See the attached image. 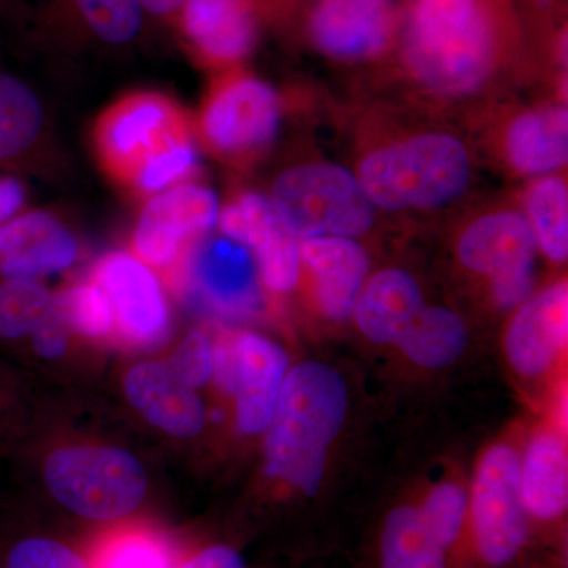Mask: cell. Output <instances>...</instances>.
Instances as JSON below:
<instances>
[{
  "instance_id": "obj_1",
  "label": "cell",
  "mask_w": 568,
  "mask_h": 568,
  "mask_svg": "<svg viewBox=\"0 0 568 568\" xmlns=\"http://www.w3.org/2000/svg\"><path fill=\"white\" fill-rule=\"evenodd\" d=\"M345 377L324 362H302L284 377L265 436V470L305 497L320 493L328 450L347 417Z\"/></svg>"
},
{
  "instance_id": "obj_2",
  "label": "cell",
  "mask_w": 568,
  "mask_h": 568,
  "mask_svg": "<svg viewBox=\"0 0 568 568\" xmlns=\"http://www.w3.org/2000/svg\"><path fill=\"white\" fill-rule=\"evenodd\" d=\"M499 43L489 0H414L403 37L414 77L443 95H466L485 84Z\"/></svg>"
},
{
  "instance_id": "obj_3",
  "label": "cell",
  "mask_w": 568,
  "mask_h": 568,
  "mask_svg": "<svg viewBox=\"0 0 568 568\" xmlns=\"http://www.w3.org/2000/svg\"><path fill=\"white\" fill-rule=\"evenodd\" d=\"M470 160L465 145L446 133H428L369 153L358 182L375 207L433 209L465 192Z\"/></svg>"
},
{
  "instance_id": "obj_4",
  "label": "cell",
  "mask_w": 568,
  "mask_h": 568,
  "mask_svg": "<svg viewBox=\"0 0 568 568\" xmlns=\"http://www.w3.org/2000/svg\"><path fill=\"white\" fill-rule=\"evenodd\" d=\"M530 526L519 491V455L495 444L478 459L469 489V510L459 552L469 549L481 568H510L528 548Z\"/></svg>"
},
{
  "instance_id": "obj_5",
  "label": "cell",
  "mask_w": 568,
  "mask_h": 568,
  "mask_svg": "<svg viewBox=\"0 0 568 568\" xmlns=\"http://www.w3.org/2000/svg\"><path fill=\"white\" fill-rule=\"evenodd\" d=\"M272 205L297 241L361 237L375 224V205L361 182L342 166L306 163L290 168L272 186Z\"/></svg>"
},
{
  "instance_id": "obj_6",
  "label": "cell",
  "mask_w": 568,
  "mask_h": 568,
  "mask_svg": "<svg viewBox=\"0 0 568 568\" xmlns=\"http://www.w3.org/2000/svg\"><path fill=\"white\" fill-rule=\"evenodd\" d=\"M43 474L63 507L93 521L133 514L148 487L141 463L114 447L61 448L47 459Z\"/></svg>"
},
{
  "instance_id": "obj_7",
  "label": "cell",
  "mask_w": 568,
  "mask_h": 568,
  "mask_svg": "<svg viewBox=\"0 0 568 568\" xmlns=\"http://www.w3.org/2000/svg\"><path fill=\"white\" fill-rule=\"evenodd\" d=\"M183 136L189 133L174 103L159 93H134L104 112L97 145L108 170L129 182L142 162Z\"/></svg>"
},
{
  "instance_id": "obj_8",
  "label": "cell",
  "mask_w": 568,
  "mask_h": 568,
  "mask_svg": "<svg viewBox=\"0 0 568 568\" xmlns=\"http://www.w3.org/2000/svg\"><path fill=\"white\" fill-rule=\"evenodd\" d=\"M219 215V197L197 183L182 182L153 194L134 233L138 256L153 267L173 265L190 242L216 226Z\"/></svg>"
},
{
  "instance_id": "obj_9",
  "label": "cell",
  "mask_w": 568,
  "mask_h": 568,
  "mask_svg": "<svg viewBox=\"0 0 568 568\" xmlns=\"http://www.w3.org/2000/svg\"><path fill=\"white\" fill-rule=\"evenodd\" d=\"M282 119L280 99L271 85L252 77L224 82L205 103L201 132L222 153L260 151L275 140Z\"/></svg>"
},
{
  "instance_id": "obj_10",
  "label": "cell",
  "mask_w": 568,
  "mask_h": 568,
  "mask_svg": "<svg viewBox=\"0 0 568 568\" xmlns=\"http://www.w3.org/2000/svg\"><path fill=\"white\" fill-rule=\"evenodd\" d=\"M216 224L224 237L252 252L268 290H294L301 274V242L284 227L271 200L263 194L245 193L235 203L220 209Z\"/></svg>"
},
{
  "instance_id": "obj_11",
  "label": "cell",
  "mask_w": 568,
  "mask_h": 568,
  "mask_svg": "<svg viewBox=\"0 0 568 568\" xmlns=\"http://www.w3.org/2000/svg\"><path fill=\"white\" fill-rule=\"evenodd\" d=\"M395 0H315L308 33L315 47L336 61L377 58L395 37Z\"/></svg>"
},
{
  "instance_id": "obj_12",
  "label": "cell",
  "mask_w": 568,
  "mask_h": 568,
  "mask_svg": "<svg viewBox=\"0 0 568 568\" xmlns=\"http://www.w3.org/2000/svg\"><path fill=\"white\" fill-rule=\"evenodd\" d=\"M568 345V286L552 283L517 308L504 332V353L519 376L548 375Z\"/></svg>"
},
{
  "instance_id": "obj_13",
  "label": "cell",
  "mask_w": 568,
  "mask_h": 568,
  "mask_svg": "<svg viewBox=\"0 0 568 568\" xmlns=\"http://www.w3.org/2000/svg\"><path fill=\"white\" fill-rule=\"evenodd\" d=\"M95 283L110 301L112 316L123 334L138 343H155L170 325L166 301L159 280L141 260L112 253L95 271Z\"/></svg>"
},
{
  "instance_id": "obj_14",
  "label": "cell",
  "mask_w": 568,
  "mask_h": 568,
  "mask_svg": "<svg viewBox=\"0 0 568 568\" xmlns=\"http://www.w3.org/2000/svg\"><path fill=\"white\" fill-rule=\"evenodd\" d=\"M189 275L205 304L222 315H248L260 304L256 261L246 246L233 239L223 235L194 244Z\"/></svg>"
},
{
  "instance_id": "obj_15",
  "label": "cell",
  "mask_w": 568,
  "mask_h": 568,
  "mask_svg": "<svg viewBox=\"0 0 568 568\" xmlns=\"http://www.w3.org/2000/svg\"><path fill=\"white\" fill-rule=\"evenodd\" d=\"M538 245L526 215L497 212L476 220L458 241V257L491 283L537 274Z\"/></svg>"
},
{
  "instance_id": "obj_16",
  "label": "cell",
  "mask_w": 568,
  "mask_h": 568,
  "mask_svg": "<svg viewBox=\"0 0 568 568\" xmlns=\"http://www.w3.org/2000/svg\"><path fill=\"white\" fill-rule=\"evenodd\" d=\"M78 242L50 213L20 212L0 224V278L37 280L70 267Z\"/></svg>"
},
{
  "instance_id": "obj_17",
  "label": "cell",
  "mask_w": 568,
  "mask_h": 568,
  "mask_svg": "<svg viewBox=\"0 0 568 568\" xmlns=\"http://www.w3.org/2000/svg\"><path fill=\"white\" fill-rule=\"evenodd\" d=\"M234 347L237 424L246 435H260L274 416L287 375V355L276 343L256 334L235 335Z\"/></svg>"
},
{
  "instance_id": "obj_18",
  "label": "cell",
  "mask_w": 568,
  "mask_h": 568,
  "mask_svg": "<svg viewBox=\"0 0 568 568\" xmlns=\"http://www.w3.org/2000/svg\"><path fill=\"white\" fill-rule=\"evenodd\" d=\"M301 260L315 278L317 306L327 320L345 323L369 274V256L351 237H313L301 241Z\"/></svg>"
},
{
  "instance_id": "obj_19",
  "label": "cell",
  "mask_w": 568,
  "mask_h": 568,
  "mask_svg": "<svg viewBox=\"0 0 568 568\" xmlns=\"http://www.w3.org/2000/svg\"><path fill=\"white\" fill-rule=\"evenodd\" d=\"M125 394L145 420L170 435L190 437L203 429V402L171 368L170 362L134 366L126 375Z\"/></svg>"
},
{
  "instance_id": "obj_20",
  "label": "cell",
  "mask_w": 568,
  "mask_h": 568,
  "mask_svg": "<svg viewBox=\"0 0 568 568\" xmlns=\"http://www.w3.org/2000/svg\"><path fill=\"white\" fill-rule=\"evenodd\" d=\"M519 491L530 526L560 525L568 510V452L562 429H538L519 457Z\"/></svg>"
},
{
  "instance_id": "obj_21",
  "label": "cell",
  "mask_w": 568,
  "mask_h": 568,
  "mask_svg": "<svg viewBox=\"0 0 568 568\" xmlns=\"http://www.w3.org/2000/svg\"><path fill=\"white\" fill-rule=\"evenodd\" d=\"M424 308L417 280L399 268H386L366 280L351 317L368 342L396 345Z\"/></svg>"
},
{
  "instance_id": "obj_22",
  "label": "cell",
  "mask_w": 568,
  "mask_h": 568,
  "mask_svg": "<svg viewBox=\"0 0 568 568\" xmlns=\"http://www.w3.org/2000/svg\"><path fill=\"white\" fill-rule=\"evenodd\" d=\"M181 17L186 37L209 61H241L256 43L250 0H186Z\"/></svg>"
},
{
  "instance_id": "obj_23",
  "label": "cell",
  "mask_w": 568,
  "mask_h": 568,
  "mask_svg": "<svg viewBox=\"0 0 568 568\" xmlns=\"http://www.w3.org/2000/svg\"><path fill=\"white\" fill-rule=\"evenodd\" d=\"M511 164L525 174H549L568 160V112L545 108L519 115L507 130Z\"/></svg>"
},
{
  "instance_id": "obj_24",
  "label": "cell",
  "mask_w": 568,
  "mask_h": 568,
  "mask_svg": "<svg viewBox=\"0 0 568 568\" xmlns=\"http://www.w3.org/2000/svg\"><path fill=\"white\" fill-rule=\"evenodd\" d=\"M376 568H452L450 556L426 528L417 504H399L381 523Z\"/></svg>"
},
{
  "instance_id": "obj_25",
  "label": "cell",
  "mask_w": 568,
  "mask_h": 568,
  "mask_svg": "<svg viewBox=\"0 0 568 568\" xmlns=\"http://www.w3.org/2000/svg\"><path fill=\"white\" fill-rule=\"evenodd\" d=\"M466 345L467 327L458 313L444 306H425L395 346L414 365L439 369L455 364Z\"/></svg>"
},
{
  "instance_id": "obj_26",
  "label": "cell",
  "mask_w": 568,
  "mask_h": 568,
  "mask_svg": "<svg viewBox=\"0 0 568 568\" xmlns=\"http://www.w3.org/2000/svg\"><path fill=\"white\" fill-rule=\"evenodd\" d=\"M43 123L39 95L20 78L0 71V164L17 162L31 151Z\"/></svg>"
},
{
  "instance_id": "obj_27",
  "label": "cell",
  "mask_w": 568,
  "mask_h": 568,
  "mask_svg": "<svg viewBox=\"0 0 568 568\" xmlns=\"http://www.w3.org/2000/svg\"><path fill=\"white\" fill-rule=\"evenodd\" d=\"M528 222L538 248L555 263H566L568 256V192L558 178L540 179L526 201Z\"/></svg>"
},
{
  "instance_id": "obj_28",
  "label": "cell",
  "mask_w": 568,
  "mask_h": 568,
  "mask_svg": "<svg viewBox=\"0 0 568 568\" xmlns=\"http://www.w3.org/2000/svg\"><path fill=\"white\" fill-rule=\"evenodd\" d=\"M55 312V297L37 280L0 278V339L31 336Z\"/></svg>"
},
{
  "instance_id": "obj_29",
  "label": "cell",
  "mask_w": 568,
  "mask_h": 568,
  "mask_svg": "<svg viewBox=\"0 0 568 568\" xmlns=\"http://www.w3.org/2000/svg\"><path fill=\"white\" fill-rule=\"evenodd\" d=\"M62 7L93 39L123 47L140 36L144 10L140 0H61Z\"/></svg>"
},
{
  "instance_id": "obj_30",
  "label": "cell",
  "mask_w": 568,
  "mask_h": 568,
  "mask_svg": "<svg viewBox=\"0 0 568 568\" xmlns=\"http://www.w3.org/2000/svg\"><path fill=\"white\" fill-rule=\"evenodd\" d=\"M417 507L426 528L437 544L446 549L454 564L465 537L469 489L458 481H440L428 489Z\"/></svg>"
},
{
  "instance_id": "obj_31",
  "label": "cell",
  "mask_w": 568,
  "mask_h": 568,
  "mask_svg": "<svg viewBox=\"0 0 568 568\" xmlns=\"http://www.w3.org/2000/svg\"><path fill=\"white\" fill-rule=\"evenodd\" d=\"M197 164V153L189 136L175 140L140 164L130 183L142 193H162L185 182Z\"/></svg>"
},
{
  "instance_id": "obj_32",
  "label": "cell",
  "mask_w": 568,
  "mask_h": 568,
  "mask_svg": "<svg viewBox=\"0 0 568 568\" xmlns=\"http://www.w3.org/2000/svg\"><path fill=\"white\" fill-rule=\"evenodd\" d=\"M93 568H171L170 549L151 534H119L103 541Z\"/></svg>"
},
{
  "instance_id": "obj_33",
  "label": "cell",
  "mask_w": 568,
  "mask_h": 568,
  "mask_svg": "<svg viewBox=\"0 0 568 568\" xmlns=\"http://www.w3.org/2000/svg\"><path fill=\"white\" fill-rule=\"evenodd\" d=\"M63 323L84 336H103L110 332L114 316L108 295L99 284H82L55 298Z\"/></svg>"
},
{
  "instance_id": "obj_34",
  "label": "cell",
  "mask_w": 568,
  "mask_h": 568,
  "mask_svg": "<svg viewBox=\"0 0 568 568\" xmlns=\"http://www.w3.org/2000/svg\"><path fill=\"white\" fill-rule=\"evenodd\" d=\"M0 568H89L65 545L48 537L14 538L0 556Z\"/></svg>"
},
{
  "instance_id": "obj_35",
  "label": "cell",
  "mask_w": 568,
  "mask_h": 568,
  "mask_svg": "<svg viewBox=\"0 0 568 568\" xmlns=\"http://www.w3.org/2000/svg\"><path fill=\"white\" fill-rule=\"evenodd\" d=\"M183 383L192 388L203 387L213 376V345L200 328H193L183 338L170 362Z\"/></svg>"
},
{
  "instance_id": "obj_36",
  "label": "cell",
  "mask_w": 568,
  "mask_h": 568,
  "mask_svg": "<svg viewBox=\"0 0 568 568\" xmlns=\"http://www.w3.org/2000/svg\"><path fill=\"white\" fill-rule=\"evenodd\" d=\"M67 325L59 316L58 308L54 315L50 317L41 327L33 332V351L43 358L61 357L67 349Z\"/></svg>"
},
{
  "instance_id": "obj_37",
  "label": "cell",
  "mask_w": 568,
  "mask_h": 568,
  "mask_svg": "<svg viewBox=\"0 0 568 568\" xmlns=\"http://www.w3.org/2000/svg\"><path fill=\"white\" fill-rule=\"evenodd\" d=\"M178 568H246L245 560L234 548L216 545L203 549Z\"/></svg>"
},
{
  "instance_id": "obj_38",
  "label": "cell",
  "mask_w": 568,
  "mask_h": 568,
  "mask_svg": "<svg viewBox=\"0 0 568 568\" xmlns=\"http://www.w3.org/2000/svg\"><path fill=\"white\" fill-rule=\"evenodd\" d=\"M144 13L152 17L168 18L181 13L186 0H140Z\"/></svg>"
},
{
  "instance_id": "obj_39",
  "label": "cell",
  "mask_w": 568,
  "mask_h": 568,
  "mask_svg": "<svg viewBox=\"0 0 568 568\" xmlns=\"http://www.w3.org/2000/svg\"><path fill=\"white\" fill-rule=\"evenodd\" d=\"M532 568H562V564H560V562L541 564V566H537V567H532Z\"/></svg>"
}]
</instances>
